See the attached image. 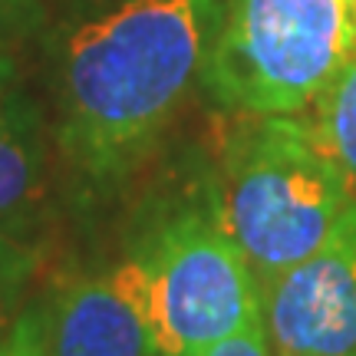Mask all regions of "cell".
I'll use <instances>...</instances> for the list:
<instances>
[{
    "mask_svg": "<svg viewBox=\"0 0 356 356\" xmlns=\"http://www.w3.org/2000/svg\"><path fill=\"white\" fill-rule=\"evenodd\" d=\"M261 287V323L274 356L356 353V215L310 257Z\"/></svg>",
    "mask_w": 356,
    "mask_h": 356,
    "instance_id": "cell-5",
    "label": "cell"
},
{
    "mask_svg": "<svg viewBox=\"0 0 356 356\" xmlns=\"http://www.w3.org/2000/svg\"><path fill=\"white\" fill-rule=\"evenodd\" d=\"M47 221V149L33 106L0 56V234L33 248Z\"/></svg>",
    "mask_w": 356,
    "mask_h": 356,
    "instance_id": "cell-7",
    "label": "cell"
},
{
    "mask_svg": "<svg viewBox=\"0 0 356 356\" xmlns=\"http://www.w3.org/2000/svg\"><path fill=\"white\" fill-rule=\"evenodd\" d=\"M221 0H122L73 30L60 70V149L89 181L152 152L215 43Z\"/></svg>",
    "mask_w": 356,
    "mask_h": 356,
    "instance_id": "cell-1",
    "label": "cell"
},
{
    "mask_svg": "<svg viewBox=\"0 0 356 356\" xmlns=\"http://www.w3.org/2000/svg\"><path fill=\"white\" fill-rule=\"evenodd\" d=\"M20 310H24V291L0 293V340L7 337V330L13 327V320L20 317Z\"/></svg>",
    "mask_w": 356,
    "mask_h": 356,
    "instance_id": "cell-12",
    "label": "cell"
},
{
    "mask_svg": "<svg viewBox=\"0 0 356 356\" xmlns=\"http://www.w3.org/2000/svg\"><path fill=\"white\" fill-rule=\"evenodd\" d=\"M310 109L314 115L307 119L317 132L320 145L340 165V172L356 191V50L337 70V76L327 83V89Z\"/></svg>",
    "mask_w": 356,
    "mask_h": 356,
    "instance_id": "cell-8",
    "label": "cell"
},
{
    "mask_svg": "<svg viewBox=\"0 0 356 356\" xmlns=\"http://www.w3.org/2000/svg\"><path fill=\"white\" fill-rule=\"evenodd\" d=\"M129 257L139 267L155 356H202L261 320L254 270L215 208L165 218Z\"/></svg>",
    "mask_w": 356,
    "mask_h": 356,
    "instance_id": "cell-4",
    "label": "cell"
},
{
    "mask_svg": "<svg viewBox=\"0 0 356 356\" xmlns=\"http://www.w3.org/2000/svg\"><path fill=\"white\" fill-rule=\"evenodd\" d=\"M353 356H356V353H353Z\"/></svg>",
    "mask_w": 356,
    "mask_h": 356,
    "instance_id": "cell-13",
    "label": "cell"
},
{
    "mask_svg": "<svg viewBox=\"0 0 356 356\" xmlns=\"http://www.w3.org/2000/svg\"><path fill=\"white\" fill-rule=\"evenodd\" d=\"M356 50V0H228L202 83L241 115L307 113Z\"/></svg>",
    "mask_w": 356,
    "mask_h": 356,
    "instance_id": "cell-3",
    "label": "cell"
},
{
    "mask_svg": "<svg viewBox=\"0 0 356 356\" xmlns=\"http://www.w3.org/2000/svg\"><path fill=\"white\" fill-rule=\"evenodd\" d=\"M37 267V251L26 244L0 234V293L3 291H24L30 274Z\"/></svg>",
    "mask_w": 356,
    "mask_h": 356,
    "instance_id": "cell-10",
    "label": "cell"
},
{
    "mask_svg": "<svg viewBox=\"0 0 356 356\" xmlns=\"http://www.w3.org/2000/svg\"><path fill=\"white\" fill-rule=\"evenodd\" d=\"M202 356H274V350H270V340L264 333V323L254 320L244 330L228 333L208 350H202Z\"/></svg>",
    "mask_w": 356,
    "mask_h": 356,
    "instance_id": "cell-11",
    "label": "cell"
},
{
    "mask_svg": "<svg viewBox=\"0 0 356 356\" xmlns=\"http://www.w3.org/2000/svg\"><path fill=\"white\" fill-rule=\"evenodd\" d=\"M40 317L47 356H155L132 257L66 280Z\"/></svg>",
    "mask_w": 356,
    "mask_h": 356,
    "instance_id": "cell-6",
    "label": "cell"
},
{
    "mask_svg": "<svg viewBox=\"0 0 356 356\" xmlns=\"http://www.w3.org/2000/svg\"><path fill=\"white\" fill-rule=\"evenodd\" d=\"M215 211L261 284L330 241L356 215V191L304 113L244 115L225 149Z\"/></svg>",
    "mask_w": 356,
    "mask_h": 356,
    "instance_id": "cell-2",
    "label": "cell"
},
{
    "mask_svg": "<svg viewBox=\"0 0 356 356\" xmlns=\"http://www.w3.org/2000/svg\"><path fill=\"white\" fill-rule=\"evenodd\" d=\"M0 356H47L40 307H24L20 310V317L13 320L7 337L0 340Z\"/></svg>",
    "mask_w": 356,
    "mask_h": 356,
    "instance_id": "cell-9",
    "label": "cell"
}]
</instances>
